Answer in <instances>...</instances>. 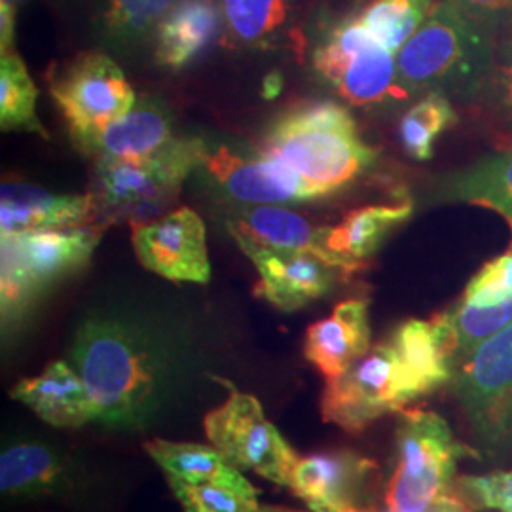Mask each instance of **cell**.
I'll return each mask as SVG.
<instances>
[{
    "instance_id": "6da1fadb",
    "label": "cell",
    "mask_w": 512,
    "mask_h": 512,
    "mask_svg": "<svg viewBox=\"0 0 512 512\" xmlns=\"http://www.w3.org/2000/svg\"><path fill=\"white\" fill-rule=\"evenodd\" d=\"M71 365L92 395L95 425L143 431L164 412L175 389V370L164 349L126 321H84L71 346Z\"/></svg>"
},
{
    "instance_id": "7a4b0ae2",
    "label": "cell",
    "mask_w": 512,
    "mask_h": 512,
    "mask_svg": "<svg viewBox=\"0 0 512 512\" xmlns=\"http://www.w3.org/2000/svg\"><path fill=\"white\" fill-rule=\"evenodd\" d=\"M395 59L399 95L440 92L473 103L492 73L495 40L454 2L440 0Z\"/></svg>"
},
{
    "instance_id": "3957f363",
    "label": "cell",
    "mask_w": 512,
    "mask_h": 512,
    "mask_svg": "<svg viewBox=\"0 0 512 512\" xmlns=\"http://www.w3.org/2000/svg\"><path fill=\"white\" fill-rule=\"evenodd\" d=\"M264 154L289 165L323 196L355 183L378 156L359 137L348 110L330 101L302 105L279 118Z\"/></svg>"
},
{
    "instance_id": "277c9868",
    "label": "cell",
    "mask_w": 512,
    "mask_h": 512,
    "mask_svg": "<svg viewBox=\"0 0 512 512\" xmlns=\"http://www.w3.org/2000/svg\"><path fill=\"white\" fill-rule=\"evenodd\" d=\"M463 458H478V452L461 444L442 416L429 410H403L395 431V459L385 488V507L423 511L458 494L454 476Z\"/></svg>"
},
{
    "instance_id": "5b68a950",
    "label": "cell",
    "mask_w": 512,
    "mask_h": 512,
    "mask_svg": "<svg viewBox=\"0 0 512 512\" xmlns=\"http://www.w3.org/2000/svg\"><path fill=\"white\" fill-rule=\"evenodd\" d=\"M101 232L99 226H76L2 236L4 325L21 317L54 283L84 268Z\"/></svg>"
},
{
    "instance_id": "8992f818",
    "label": "cell",
    "mask_w": 512,
    "mask_h": 512,
    "mask_svg": "<svg viewBox=\"0 0 512 512\" xmlns=\"http://www.w3.org/2000/svg\"><path fill=\"white\" fill-rule=\"evenodd\" d=\"M450 384L478 456L512 461V323L461 361Z\"/></svg>"
},
{
    "instance_id": "52a82bcc",
    "label": "cell",
    "mask_w": 512,
    "mask_h": 512,
    "mask_svg": "<svg viewBox=\"0 0 512 512\" xmlns=\"http://www.w3.org/2000/svg\"><path fill=\"white\" fill-rule=\"evenodd\" d=\"M205 154L202 141L173 139L145 160H99L95 194L99 209L143 222L179 194L184 179L203 164Z\"/></svg>"
},
{
    "instance_id": "ba28073f",
    "label": "cell",
    "mask_w": 512,
    "mask_h": 512,
    "mask_svg": "<svg viewBox=\"0 0 512 512\" xmlns=\"http://www.w3.org/2000/svg\"><path fill=\"white\" fill-rule=\"evenodd\" d=\"M222 384L230 391L228 399L203 421L209 444L239 471H251L289 488L300 456L266 418L256 397L238 391L224 380Z\"/></svg>"
},
{
    "instance_id": "9c48e42d",
    "label": "cell",
    "mask_w": 512,
    "mask_h": 512,
    "mask_svg": "<svg viewBox=\"0 0 512 512\" xmlns=\"http://www.w3.org/2000/svg\"><path fill=\"white\" fill-rule=\"evenodd\" d=\"M403 365L391 344H378L338 378L327 380L321 416L346 433H363L374 421L416 401Z\"/></svg>"
},
{
    "instance_id": "30bf717a",
    "label": "cell",
    "mask_w": 512,
    "mask_h": 512,
    "mask_svg": "<svg viewBox=\"0 0 512 512\" xmlns=\"http://www.w3.org/2000/svg\"><path fill=\"white\" fill-rule=\"evenodd\" d=\"M313 65L353 105L378 103L397 88L395 55L359 18L344 19L330 29L313 52Z\"/></svg>"
},
{
    "instance_id": "8fae6325",
    "label": "cell",
    "mask_w": 512,
    "mask_h": 512,
    "mask_svg": "<svg viewBox=\"0 0 512 512\" xmlns=\"http://www.w3.org/2000/svg\"><path fill=\"white\" fill-rule=\"evenodd\" d=\"M74 143H82L135 107L137 97L122 69L105 54L80 55L50 84Z\"/></svg>"
},
{
    "instance_id": "7c38bea8",
    "label": "cell",
    "mask_w": 512,
    "mask_h": 512,
    "mask_svg": "<svg viewBox=\"0 0 512 512\" xmlns=\"http://www.w3.org/2000/svg\"><path fill=\"white\" fill-rule=\"evenodd\" d=\"M131 243L139 262L152 274L198 285L211 277L205 226L188 207L154 222H131Z\"/></svg>"
},
{
    "instance_id": "4fadbf2b",
    "label": "cell",
    "mask_w": 512,
    "mask_h": 512,
    "mask_svg": "<svg viewBox=\"0 0 512 512\" xmlns=\"http://www.w3.org/2000/svg\"><path fill=\"white\" fill-rule=\"evenodd\" d=\"M239 249L255 264V294L277 310L296 311L329 294L338 279L336 266L321 256L300 251H281L260 245L230 226Z\"/></svg>"
},
{
    "instance_id": "5bb4252c",
    "label": "cell",
    "mask_w": 512,
    "mask_h": 512,
    "mask_svg": "<svg viewBox=\"0 0 512 512\" xmlns=\"http://www.w3.org/2000/svg\"><path fill=\"white\" fill-rule=\"evenodd\" d=\"M71 456L48 440L35 437L2 440L0 492L8 503L69 499L82 484Z\"/></svg>"
},
{
    "instance_id": "9a60e30c",
    "label": "cell",
    "mask_w": 512,
    "mask_h": 512,
    "mask_svg": "<svg viewBox=\"0 0 512 512\" xmlns=\"http://www.w3.org/2000/svg\"><path fill=\"white\" fill-rule=\"evenodd\" d=\"M203 165L238 202L275 205L323 198L319 188L268 154H262L260 158H243L220 147L205 154Z\"/></svg>"
},
{
    "instance_id": "2e32d148",
    "label": "cell",
    "mask_w": 512,
    "mask_h": 512,
    "mask_svg": "<svg viewBox=\"0 0 512 512\" xmlns=\"http://www.w3.org/2000/svg\"><path fill=\"white\" fill-rule=\"evenodd\" d=\"M376 469L374 461L353 450L317 452L298 459L289 490L311 512H355Z\"/></svg>"
},
{
    "instance_id": "e0dca14e",
    "label": "cell",
    "mask_w": 512,
    "mask_h": 512,
    "mask_svg": "<svg viewBox=\"0 0 512 512\" xmlns=\"http://www.w3.org/2000/svg\"><path fill=\"white\" fill-rule=\"evenodd\" d=\"M10 397L57 429H82L97 421L88 385L65 361H54L37 376L19 380Z\"/></svg>"
},
{
    "instance_id": "ac0fdd59",
    "label": "cell",
    "mask_w": 512,
    "mask_h": 512,
    "mask_svg": "<svg viewBox=\"0 0 512 512\" xmlns=\"http://www.w3.org/2000/svg\"><path fill=\"white\" fill-rule=\"evenodd\" d=\"M389 344L395 349L416 397L448 384L456 372V340L444 313L431 321H404Z\"/></svg>"
},
{
    "instance_id": "d6986e66",
    "label": "cell",
    "mask_w": 512,
    "mask_h": 512,
    "mask_svg": "<svg viewBox=\"0 0 512 512\" xmlns=\"http://www.w3.org/2000/svg\"><path fill=\"white\" fill-rule=\"evenodd\" d=\"M99 203L95 194L55 196L23 183L2 184L0 236L27 230L76 228L95 219Z\"/></svg>"
},
{
    "instance_id": "ffe728a7",
    "label": "cell",
    "mask_w": 512,
    "mask_h": 512,
    "mask_svg": "<svg viewBox=\"0 0 512 512\" xmlns=\"http://www.w3.org/2000/svg\"><path fill=\"white\" fill-rule=\"evenodd\" d=\"M368 302L351 298L332 315L313 323L304 342V355L327 380L338 378L370 351Z\"/></svg>"
},
{
    "instance_id": "44dd1931",
    "label": "cell",
    "mask_w": 512,
    "mask_h": 512,
    "mask_svg": "<svg viewBox=\"0 0 512 512\" xmlns=\"http://www.w3.org/2000/svg\"><path fill=\"white\" fill-rule=\"evenodd\" d=\"M173 141L164 110L150 101H137L124 116L112 120L86 141L78 143L97 160H145Z\"/></svg>"
},
{
    "instance_id": "7402d4cb",
    "label": "cell",
    "mask_w": 512,
    "mask_h": 512,
    "mask_svg": "<svg viewBox=\"0 0 512 512\" xmlns=\"http://www.w3.org/2000/svg\"><path fill=\"white\" fill-rule=\"evenodd\" d=\"M222 23L215 0H177L156 29V61L183 69L219 37Z\"/></svg>"
},
{
    "instance_id": "603a6c76",
    "label": "cell",
    "mask_w": 512,
    "mask_h": 512,
    "mask_svg": "<svg viewBox=\"0 0 512 512\" xmlns=\"http://www.w3.org/2000/svg\"><path fill=\"white\" fill-rule=\"evenodd\" d=\"M145 450L167 480H179L190 486L213 484L258 495L255 486L211 444L150 439L145 442Z\"/></svg>"
},
{
    "instance_id": "cb8c5ba5",
    "label": "cell",
    "mask_w": 512,
    "mask_h": 512,
    "mask_svg": "<svg viewBox=\"0 0 512 512\" xmlns=\"http://www.w3.org/2000/svg\"><path fill=\"white\" fill-rule=\"evenodd\" d=\"M439 190L446 202L494 209L512 228V148L486 154L446 175Z\"/></svg>"
},
{
    "instance_id": "d4e9b609",
    "label": "cell",
    "mask_w": 512,
    "mask_h": 512,
    "mask_svg": "<svg viewBox=\"0 0 512 512\" xmlns=\"http://www.w3.org/2000/svg\"><path fill=\"white\" fill-rule=\"evenodd\" d=\"M412 215V203L368 205L353 211L346 220L327 228V249L340 262L344 272L357 270L363 260L374 255L393 228Z\"/></svg>"
},
{
    "instance_id": "484cf974",
    "label": "cell",
    "mask_w": 512,
    "mask_h": 512,
    "mask_svg": "<svg viewBox=\"0 0 512 512\" xmlns=\"http://www.w3.org/2000/svg\"><path fill=\"white\" fill-rule=\"evenodd\" d=\"M243 236L253 239L260 245L281 249V251H300L321 256L332 266L344 272L340 262L327 249V228H315L293 211L277 205H258L245 211L232 226ZM346 274V272H344Z\"/></svg>"
},
{
    "instance_id": "4316f807",
    "label": "cell",
    "mask_w": 512,
    "mask_h": 512,
    "mask_svg": "<svg viewBox=\"0 0 512 512\" xmlns=\"http://www.w3.org/2000/svg\"><path fill=\"white\" fill-rule=\"evenodd\" d=\"M458 112L454 103L440 92L425 93L401 120V145L416 160L427 162L435 154V143L446 129L456 126Z\"/></svg>"
},
{
    "instance_id": "83f0119b",
    "label": "cell",
    "mask_w": 512,
    "mask_h": 512,
    "mask_svg": "<svg viewBox=\"0 0 512 512\" xmlns=\"http://www.w3.org/2000/svg\"><path fill=\"white\" fill-rule=\"evenodd\" d=\"M228 37L245 46H264L281 33L291 14V0H222Z\"/></svg>"
},
{
    "instance_id": "f1b7e54d",
    "label": "cell",
    "mask_w": 512,
    "mask_h": 512,
    "mask_svg": "<svg viewBox=\"0 0 512 512\" xmlns=\"http://www.w3.org/2000/svg\"><path fill=\"white\" fill-rule=\"evenodd\" d=\"M433 8V0H374L359 19L370 35L397 57L404 44L420 31Z\"/></svg>"
},
{
    "instance_id": "f546056e",
    "label": "cell",
    "mask_w": 512,
    "mask_h": 512,
    "mask_svg": "<svg viewBox=\"0 0 512 512\" xmlns=\"http://www.w3.org/2000/svg\"><path fill=\"white\" fill-rule=\"evenodd\" d=\"M38 90L19 55L0 59V124L4 131L25 129L46 137L37 116Z\"/></svg>"
},
{
    "instance_id": "4dcf8cb0",
    "label": "cell",
    "mask_w": 512,
    "mask_h": 512,
    "mask_svg": "<svg viewBox=\"0 0 512 512\" xmlns=\"http://www.w3.org/2000/svg\"><path fill=\"white\" fill-rule=\"evenodd\" d=\"M444 317L456 340L458 368L480 344L512 323V298L497 306H476L461 298L458 304L444 311Z\"/></svg>"
},
{
    "instance_id": "1f68e13d",
    "label": "cell",
    "mask_w": 512,
    "mask_h": 512,
    "mask_svg": "<svg viewBox=\"0 0 512 512\" xmlns=\"http://www.w3.org/2000/svg\"><path fill=\"white\" fill-rule=\"evenodd\" d=\"M167 484L184 512H304L279 505H264L258 501V495L243 494L213 484L190 486L179 480H167Z\"/></svg>"
},
{
    "instance_id": "d6a6232c",
    "label": "cell",
    "mask_w": 512,
    "mask_h": 512,
    "mask_svg": "<svg viewBox=\"0 0 512 512\" xmlns=\"http://www.w3.org/2000/svg\"><path fill=\"white\" fill-rule=\"evenodd\" d=\"M175 0H107L105 25L110 35L135 42L158 29Z\"/></svg>"
},
{
    "instance_id": "836d02e7",
    "label": "cell",
    "mask_w": 512,
    "mask_h": 512,
    "mask_svg": "<svg viewBox=\"0 0 512 512\" xmlns=\"http://www.w3.org/2000/svg\"><path fill=\"white\" fill-rule=\"evenodd\" d=\"M478 103L492 110L512 133V35L495 46L494 67Z\"/></svg>"
},
{
    "instance_id": "e575fe53",
    "label": "cell",
    "mask_w": 512,
    "mask_h": 512,
    "mask_svg": "<svg viewBox=\"0 0 512 512\" xmlns=\"http://www.w3.org/2000/svg\"><path fill=\"white\" fill-rule=\"evenodd\" d=\"M456 490L475 509L512 512V471L461 476L456 482Z\"/></svg>"
},
{
    "instance_id": "d590c367",
    "label": "cell",
    "mask_w": 512,
    "mask_h": 512,
    "mask_svg": "<svg viewBox=\"0 0 512 512\" xmlns=\"http://www.w3.org/2000/svg\"><path fill=\"white\" fill-rule=\"evenodd\" d=\"M512 298V251L488 262L469 281L463 300L476 306H497Z\"/></svg>"
},
{
    "instance_id": "8d00e7d4",
    "label": "cell",
    "mask_w": 512,
    "mask_h": 512,
    "mask_svg": "<svg viewBox=\"0 0 512 512\" xmlns=\"http://www.w3.org/2000/svg\"><path fill=\"white\" fill-rule=\"evenodd\" d=\"M494 38L512 29V0H450Z\"/></svg>"
},
{
    "instance_id": "74e56055",
    "label": "cell",
    "mask_w": 512,
    "mask_h": 512,
    "mask_svg": "<svg viewBox=\"0 0 512 512\" xmlns=\"http://www.w3.org/2000/svg\"><path fill=\"white\" fill-rule=\"evenodd\" d=\"M355 512H403V511H391V509H359V511ZM416 512H473L471 509V505L461 497L459 494L450 495V497H446V499H440L437 503H433L431 507H427V509H423V511Z\"/></svg>"
},
{
    "instance_id": "f35d334b",
    "label": "cell",
    "mask_w": 512,
    "mask_h": 512,
    "mask_svg": "<svg viewBox=\"0 0 512 512\" xmlns=\"http://www.w3.org/2000/svg\"><path fill=\"white\" fill-rule=\"evenodd\" d=\"M14 38V6L8 0L0 4V48L2 54H8V48Z\"/></svg>"
},
{
    "instance_id": "ab89813d",
    "label": "cell",
    "mask_w": 512,
    "mask_h": 512,
    "mask_svg": "<svg viewBox=\"0 0 512 512\" xmlns=\"http://www.w3.org/2000/svg\"><path fill=\"white\" fill-rule=\"evenodd\" d=\"M283 92V76L279 73H270L264 78L262 84V95L268 101H274Z\"/></svg>"
},
{
    "instance_id": "60d3db41",
    "label": "cell",
    "mask_w": 512,
    "mask_h": 512,
    "mask_svg": "<svg viewBox=\"0 0 512 512\" xmlns=\"http://www.w3.org/2000/svg\"><path fill=\"white\" fill-rule=\"evenodd\" d=\"M8 2H12V0H8Z\"/></svg>"
}]
</instances>
